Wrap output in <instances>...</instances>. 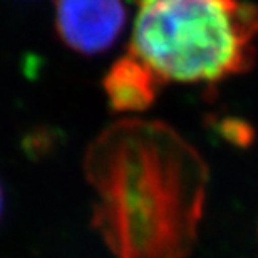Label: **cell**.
Segmentation results:
<instances>
[{
	"label": "cell",
	"instance_id": "cell-1",
	"mask_svg": "<svg viewBox=\"0 0 258 258\" xmlns=\"http://www.w3.org/2000/svg\"><path fill=\"white\" fill-rule=\"evenodd\" d=\"M96 195L91 225L114 258H186L203 220L208 166L163 121L122 117L82 161Z\"/></svg>",
	"mask_w": 258,
	"mask_h": 258
},
{
	"label": "cell",
	"instance_id": "cell-2",
	"mask_svg": "<svg viewBox=\"0 0 258 258\" xmlns=\"http://www.w3.org/2000/svg\"><path fill=\"white\" fill-rule=\"evenodd\" d=\"M258 4L248 0H138L127 52L163 84H220L256 60Z\"/></svg>",
	"mask_w": 258,
	"mask_h": 258
},
{
	"label": "cell",
	"instance_id": "cell-3",
	"mask_svg": "<svg viewBox=\"0 0 258 258\" xmlns=\"http://www.w3.org/2000/svg\"><path fill=\"white\" fill-rule=\"evenodd\" d=\"M127 24L124 0H55L54 27L72 52L99 55L121 39Z\"/></svg>",
	"mask_w": 258,
	"mask_h": 258
},
{
	"label": "cell",
	"instance_id": "cell-4",
	"mask_svg": "<svg viewBox=\"0 0 258 258\" xmlns=\"http://www.w3.org/2000/svg\"><path fill=\"white\" fill-rule=\"evenodd\" d=\"M161 86L163 82L151 67L131 52L116 59L102 77V89L109 107L121 114L149 109Z\"/></svg>",
	"mask_w": 258,
	"mask_h": 258
},
{
	"label": "cell",
	"instance_id": "cell-5",
	"mask_svg": "<svg viewBox=\"0 0 258 258\" xmlns=\"http://www.w3.org/2000/svg\"><path fill=\"white\" fill-rule=\"evenodd\" d=\"M216 129L218 134L228 143L235 146H248L255 139V131L248 122L236 119V117H223L216 121Z\"/></svg>",
	"mask_w": 258,
	"mask_h": 258
},
{
	"label": "cell",
	"instance_id": "cell-6",
	"mask_svg": "<svg viewBox=\"0 0 258 258\" xmlns=\"http://www.w3.org/2000/svg\"><path fill=\"white\" fill-rule=\"evenodd\" d=\"M4 206H5V196H4L2 183H0V220H2V215H4Z\"/></svg>",
	"mask_w": 258,
	"mask_h": 258
}]
</instances>
